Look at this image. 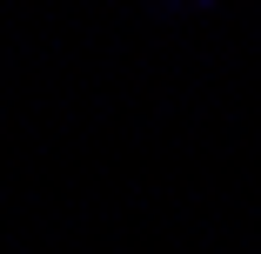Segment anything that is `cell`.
Returning a JSON list of instances; mask_svg holds the SVG:
<instances>
[{"instance_id": "obj_1", "label": "cell", "mask_w": 261, "mask_h": 254, "mask_svg": "<svg viewBox=\"0 0 261 254\" xmlns=\"http://www.w3.org/2000/svg\"><path fill=\"white\" fill-rule=\"evenodd\" d=\"M154 7H168V14H207V7H221V0H154Z\"/></svg>"}]
</instances>
